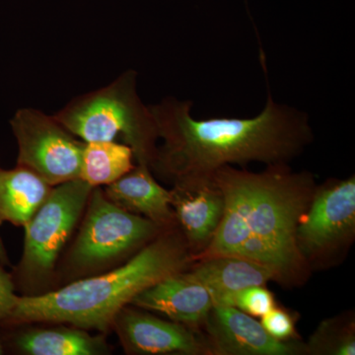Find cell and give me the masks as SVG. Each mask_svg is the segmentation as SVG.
<instances>
[{"instance_id": "cell-1", "label": "cell", "mask_w": 355, "mask_h": 355, "mask_svg": "<svg viewBox=\"0 0 355 355\" xmlns=\"http://www.w3.org/2000/svg\"><path fill=\"white\" fill-rule=\"evenodd\" d=\"M211 176L223 195V216L195 261L239 257L266 266L284 288L304 286L312 272L299 252L296 229L317 186L313 174L293 172L288 164L268 165L260 173L226 165Z\"/></svg>"}, {"instance_id": "cell-2", "label": "cell", "mask_w": 355, "mask_h": 355, "mask_svg": "<svg viewBox=\"0 0 355 355\" xmlns=\"http://www.w3.org/2000/svg\"><path fill=\"white\" fill-rule=\"evenodd\" d=\"M191 106L175 98L149 106L163 139L150 169L172 182L209 176L226 165L288 164L314 137L304 113L277 104L270 96L265 109L251 119L196 120Z\"/></svg>"}, {"instance_id": "cell-3", "label": "cell", "mask_w": 355, "mask_h": 355, "mask_svg": "<svg viewBox=\"0 0 355 355\" xmlns=\"http://www.w3.org/2000/svg\"><path fill=\"white\" fill-rule=\"evenodd\" d=\"M193 263L178 226L166 229L137 254L111 272L72 282L40 295L18 296L0 327L35 323L67 324L106 333L114 318L135 296Z\"/></svg>"}, {"instance_id": "cell-4", "label": "cell", "mask_w": 355, "mask_h": 355, "mask_svg": "<svg viewBox=\"0 0 355 355\" xmlns=\"http://www.w3.org/2000/svg\"><path fill=\"white\" fill-rule=\"evenodd\" d=\"M137 72L127 70L104 87L73 98L53 116L84 142L114 141L121 135L139 164L151 168L157 154V125L137 93Z\"/></svg>"}, {"instance_id": "cell-5", "label": "cell", "mask_w": 355, "mask_h": 355, "mask_svg": "<svg viewBox=\"0 0 355 355\" xmlns=\"http://www.w3.org/2000/svg\"><path fill=\"white\" fill-rule=\"evenodd\" d=\"M164 230L146 217L121 209L96 187L67 265L72 275H92L137 254Z\"/></svg>"}, {"instance_id": "cell-6", "label": "cell", "mask_w": 355, "mask_h": 355, "mask_svg": "<svg viewBox=\"0 0 355 355\" xmlns=\"http://www.w3.org/2000/svg\"><path fill=\"white\" fill-rule=\"evenodd\" d=\"M354 241V175L317 184L296 229V244L311 272L340 265Z\"/></svg>"}, {"instance_id": "cell-7", "label": "cell", "mask_w": 355, "mask_h": 355, "mask_svg": "<svg viewBox=\"0 0 355 355\" xmlns=\"http://www.w3.org/2000/svg\"><path fill=\"white\" fill-rule=\"evenodd\" d=\"M93 188L81 179L53 186L50 196L25 225L24 247L14 284H41L55 270L60 252L85 211Z\"/></svg>"}, {"instance_id": "cell-8", "label": "cell", "mask_w": 355, "mask_h": 355, "mask_svg": "<svg viewBox=\"0 0 355 355\" xmlns=\"http://www.w3.org/2000/svg\"><path fill=\"white\" fill-rule=\"evenodd\" d=\"M9 123L17 142V165L32 170L53 187L80 179L84 142L55 116L22 108Z\"/></svg>"}, {"instance_id": "cell-9", "label": "cell", "mask_w": 355, "mask_h": 355, "mask_svg": "<svg viewBox=\"0 0 355 355\" xmlns=\"http://www.w3.org/2000/svg\"><path fill=\"white\" fill-rule=\"evenodd\" d=\"M209 355H307L300 338L279 340L232 306H214L200 327Z\"/></svg>"}, {"instance_id": "cell-10", "label": "cell", "mask_w": 355, "mask_h": 355, "mask_svg": "<svg viewBox=\"0 0 355 355\" xmlns=\"http://www.w3.org/2000/svg\"><path fill=\"white\" fill-rule=\"evenodd\" d=\"M112 328L128 354L209 355L202 331L161 319L135 306L123 308Z\"/></svg>"}, {"instance_id": "cell-11", "label": "cell", "mask_w": 355, "mask_h": 355, "mask_svg": "<svg viewBox=\"0 0 355 355\" xmlns=\"http://www.w3.org/2000/svg\"><path fill=\"white\" fill-rule=\"evenodd\" d=\"M171 205L177 226L191 258L202 254L216 234L224 212V198L211 175L175 180Z\"/></svg>"}, {"instance_id": "cell-12", "label": "cell", "mask_w": 355, "mask_h": 355, "mask_svg": "<svg viewBox=\"0 0 355 355\" xmlns=\"http://www.w3.org/2000/svg\"><path fill=\"white\" fill-rule=\"evenodd\" d=\"M132 305L157 312L171 321L200 331L214 302L207 288L184 270L168 275L140 292Z\"/></svg>"}, {"instance_id": "cell-13", "label": "cell", "mask_w": 355, "mask_h": 355, "mask_svg": "<svg viewBox=\"0 0 355 355\" xmlns=\"http://www.w3.org/2000/svg\"><path fill=\"white\" fill-rule=\"evenodd\" d=\"M187 272L209 291L214 306L235 307L238 292L246 287L275 282L266 266L234 256H216L195 261Z\"/></svg>"}, {"instance_id": "cell-14", "label": "cell", "mask_w": 355, "mask_h": 355, "mask_svg": "<svg viewBox=\"0 0 355 355\" xmlns=\"http://www.w3.org/2000/svg\"><path fill=\"white\" fill-rule=\"evenodd\" d=\"M104 193L121 209L146 217L160 227L177 226L171 191L156 181L149 166H135L127 174L106 186Z\"/></svg>"}, {"instance_id": "cell-15", "label": "cell", "mask_w": 355, "mask_h": 355, "mask_svg": "<svg viewBox=\"0 0 355 355\" xmlns=\"http://www.w3.org/2000/svg\"><path fill=\"white\" fill-rule=\"evenodd\" d=\"M24 329L7 334L6 343L18 354L27 355H101L111 349L104 336H92L77 327Z\"/></svg>"}, {"instance_id": "cell-16", "label": "cell", "mask_w": 355, "mask_h": 355, "mask_svg": "<svg viewBox=\"0 0 355 355\" xmlns=\"http://www.w3.org/2000/svg\"><path fill=\"white\" fill-rule=\"evenodd\" d=\"M53 186L32 170L16 164L0 168V225L25 227L50 196Z\"/></svg>"}, {"instance_id": "cell-17", "label": "cell", "mask_w": 355, "mask_h": 355, "mask_svg": "<svg viewBox=\"0 0 355 355\" xmlns=\"http://www.w3.org/2000/svg\"><path fill=\"white\" fill-rule=\"evenodd\" d=\"M132 149L114 141L84 142L80 178L92 188L108 186L135 167Z\"/></svg>"}, {"instance_id": "cell-18", "label": "cell", "mask_w": 355, "mask_h": 355, "mask_svg": "<svg viewBox=\"0 0 355 355\" xmlns=\"http://www.w3.org/2000/svg\"><path fill=\"white\" fill-rule=\"evenodd\" d=\"M305 343L307 355H354V311L324 319Z\"/></svg>"}, {"instance_id": "cell-19", "label": "cell", "mask_w": 355, "mask_h": 355, "mask_svg": "<svg viewBox=\"0 0 355 355\" xmlns=\"http://www.w3.org/2000/svg\"><path fill=\"white\" fill-rule=\"evenodd\" d=\"M295 312L275 304L272 309L261 317V324L268 335L279 340H291L300 338L296 328L297 317Z\"/></svg>"}, {"instance_id": "cell-20", "label": "cell", "mask_w": 355, "mask_h": 355, "mask_svg": "<svg viewBox=\"0 0 355 355\" xmlns=\"http://www.w3.org/2000/svg\"><path fill=\"white\" fill-rule=\"evenodd\" d=\"M275 304V295L266 286H253L236 294L234 306L250 316L261 318Z\"/></svg>"}, {"instance_id": "cell-21", "label": "cell", "mask_w": 355, "mask_h": 355, "mask_svg": "<svg viewBox=\"0 0 355 355\" xmlns=\"http://www.w3.org/2000/svg\"><path fill=\"white\" fill-rule=\"evenodd\" d=\"M15 289L12 275L0 263V324L8 318L16 304L18 296Z\"/></svg>"}, {"instance_id": "cell-22", "label": "cell", "mask_w": 355, "mask_h": 355, "mask_svg": "<svg viewBox=\"0 0 355 355\" xmlns=\"http://www.w3.org/2000/svg\"><path fill=\"white\" fill-rule=\"evenodd\" d=\"M0 263L3 266H7L9 263L8 256H7L6 247L2 242L1 237H0Z\"/></svg>"}, {"instance_id": "cell-23", "label": "cell", "mask_w": 355, "mask_h": 355, "mask_svg": "<svg viewBox=\"0 0 355 355\" xmlns=\"http://www.w3.org/2000/svg\"><path fill=\"white\" fill-rule=\"evenodd\" d=\"M4 354V347L3 345H2L1 340H0V355Z\"/></svg>"}]
</instances>
